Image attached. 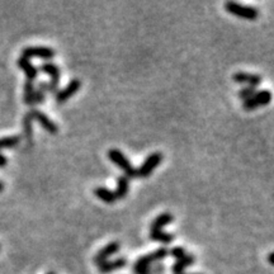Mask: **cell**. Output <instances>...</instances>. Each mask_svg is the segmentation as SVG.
<instances>
[{"instance_id": "obj_8", "label": "cell", "mask_w": 274, "mask_h": 274, "mask_svg": "<svg viewBox=\"0 0 274 274\" xmlns=\"http://www.w3.org/2000/svg\"><path fill=\"white\" fill-rule=\"evenodd\" d=\"M80 88L81 81L79 80V79H72V80H70V83L67 84L64 89L58 90V92L56 93V102H57V104L66 103L71 97L75 96Z\"/></svg>"}, {"instance_id": "obj_18", "label": "cell", "mask_w": 274, "mask_h": 274, "mask_svg": "<svg viewBox=\"0 0 274 274\" xmlns=\"http://www.w3.org/2000/svg\"><path fill=\"white\" fill-rule=\"evenodd\" d=\"M24 103L29 107H33L36 106V87L33 81L27 80L24 84Z\"/></svg>"}, {"instance_id": "obj_2", "label": "cell", "mask_w": 274, "mask_h": 274, "mask_svg": "<svg viewBox=\"0 0 274 274\" xmlns=\"http://www.w3.org/2000/svg\"><path fill=\"white\" fill-rule=\"evenodd\" d=\"M108 159L113 163L114 165L121 169V170L124 171V175L127 176L128 179L136 178L137 176V169L132 166V164L130 163V160L126 158L123 153L118 149H110L108 150Z\"/></svg>"}, {"instance_id": "obj_20", "label": "cell", "mask_w": 274, "mask_h": 274, "mask_svg": "<svg viewBox=\"0 0 274 274\" xmlns=\"http://www.w3.org/2000/svg\"><path fill=\"white\" fill-rule=\"evenodd\" d=\"M32 122H33V117H32V114H31V112H28L23 117L24 135H26V137H27V140H28V142H32V137H33Z\"/></svg>"}, {"instance_id": "obj_21", "label": "cell", "mask_w": 274, "mask_h": 274, "mask_svg": "<svg viewBox=\"0 0 274 274\" xmlns=\"http://www.w3.org/2000/svg\"><path fill=\"white\" fill-rule=\"evenodd\" d=\"M47 92H49V89H47L46 81H40V84L36 88V104H45Z\"/></svg>"}, {"instance_id": "obj_12", "label": "cell", "mask_w": 274, "mask_h": 274, "mask_svg": "<svg viewBox=\"0 0 274 274\" xmlns=\"http://www.w3.org/2000/svg\"><path fill=\"white\" fill-rule=\"evenodd\" d=\"M126 266H127V259H126V258H118V259L107 260V262L99 264L98 271L101 272L102 274H107V273H110V272H114V271H118V269L124 268Z\"/></svg>"}, {"instance_id": "obj_23", "label": "cell", "mask_w": 274, "mask_h": 274, "mask_svg": "<svg viewBox=\"0 0 274 274\" xmlns=\"http://www.w3.org/2000/svg\"><path fill=\"white\" fill-rule=\"evenodd\" d=\"M257 93V88H251V87H244L240 89L239 92V98L242 99V101H248L251 97L254 96Z\"/></svg>"}, {"instance_id": "obj_26", "label": "cell", "mask_w": 274, "mask_h": 274, "mask_svg": "<svg viewBox=\"0 0 274 274\" xmlns=\"http://www.w3.org/2000/svg\"><path fill=\"white\" fill-rule=\"evenodd\" d=\"M274 253L272 251V253H269V257H268V260H269V264L271 266H274Z\"/></svg>"}, {"instance_id": "obj_1", "label": "cell", "mask_w": 274, "mask_h": 274, "mask_svg": "<svg viewBox=\"0 0 274 274\" xmlns=\"http://www.w3.org/2000/svg\"><path fill=\"white\" fill-rule=\"evenodd\" d=\"M169 257V249L167 248H159L155 251H151L145 257H140L133 264V271L136 274H150V266L155 262L165 259Z\"/></svg>"}, {"instance_id": "obj_3", "label": "cell", "mask_w": 274, "mask_h": 274, "mask_svg": "<svg viewBox=\"0 0 274 274\" xmlns=\"http://www.w3.org/2000/svg\"><path fill=\"white\" fill-rule=\"evenodd\" d=\"M225 9L230 14L236 15V17L244 18V19L248 20L257 19L258 15H259V12H258L257 8L242 5V4L236 3V1H227V3L225 4Z\"/></svg>"}, {"instance_id": "obj_10", "label": "cell", "mask_w": 274, "mask_h": 274, "mask_svg": "<svg viewBox=\"0 0 274 274\" xmlns=\"http://www.w3.org/2000/svg\"><path fill=\"white\" fill-rule=\"evenodd\" d=\"M29 112H31V114H32L33 119H36V121H37L38 123H40L41 126L47 131V132L51 133V135H56V133H57L58 131L57 124L52 121L49 115H46L45 113H42L41 110H31Z\"/></svg>"}, {"instance_id": "obj_4", "label": "cell", "mask_w": 274, "mask_h": 274, "mask_svg": "<svg viewBox=\"0 0 274 274\" xmlns=\"http://www.w3.org/2000/svg\"><path fill=\"white\" fill-rule=\"evenodd\" d=\"M40 70L51 78L50 83H47V89L50 93L56 94L58 92V84H60L61 78V71L57 65H55L54 62H44L40 66Z\"/></svg>"}, {"instance_id": "obj_9", "label": "cell", "mask_w": 274, "mask_h": 274, "mask_svg": "<svg viewBox=\"0 0 274 274\" xmlns=\"http://www.w3.org/2000/svg\"><path fill=\"white\" fill-rule=\"evenodd\" d=\"M119 249H121V244H119L118 241L110 242V244H107V245L104 246V248H102L101 250L97 253L93 260H94V263H96L97 266H99L102 263L107 262L112 255L117 254L119 251Z\"/></svg>"}, {"instance_id": "obj_19", "label": "cell", "mask_w": 274, "mask_h": 274, "mask_svg": "<svg viewBox=\"0 0 274 274\" xmlns=\"http://www.w3.org/2000/svg\"><path fill=\"white\" fill-rule=\"evenodd\" d=\"M150 239L154 241H159L162 244H170L171 241H174L175 236L173 234H169V232H165V231H150Z\"/></svg>"}, {"instance_id": "obj_17", "label": "cell", "mask_w": 274, "mask_h": 274, "mask_svg": "<svg viewBox=\"0 0 274 274\" xmlns=\"http://www.w3.org/2000/svg\"><path fill=\"white\" fill-rule=\"evenodd\" d=\"M94 194H96L97 198L103 201V202L108 203V205H113V203L117 201V198H115L114 196V192H112L110 189H108V188L106 187L96 188V189H94Z\"/></svg>"}, {"instance_id": "obj_5", "label": "cell", "mask_w": 274, "mask_h": 274, "mask_svg": "<svg viewBox=\"0 0 274 274\" xmlns=\"http://www.w3.org/2000/svg\"><path fill=\"white\" fill-rule=\"evenodd\" d=\"M164 160V155L162 153H153L147 156L141 166L137 169V176L140 178H147L153 174L156 167L159 166Z\"/></svg>"}, {"instance_id": "obj_11", "label": "cell", "mask_w": 274, "mask_h": 274, "mask_svg": "<svg viewBox=\"0 0 274 274\" xmlns=\"http://www.w3.org/2000/svg\"><path fill=\"white\" fill-rule=\"evenodd\" d=\"M232 79L237 84H245L246 87L251 88H257L262 84V76L258 75V74H249V72L245 71L236 72V74H234Z\"/></svg>"}, {"instance_id": "obj_28", "label": "cell", "mask_w": 274, "mask_h": 274, "mask_svg": "<svg viewBox=\"0 0 274 274\" xmlns=\"http://www.w3.org/2000/svg\"><path fill=\"white\" fill-rule=\"evenodd\" d=\"M47 274H56V273H55V272H49V273H47Z\"/></svg>"}, {"instance_id": "obj_13", "label": "cell", "mask_w": 274, "mask_h": 274, "mask_svg": "<svg viewBox=\"0 0 274 274\" xmlns=\"http://www.w3.org/2000/svg\"><path fill=\"white\" fill-rule=\"evenodd\" d=\"M17 65L20 67V69L23 70L24 74L27 76V80L33 81L38 75V69L35 66V65L28 60V58L23 57V56H20L17 61Z\"/></svg>"}, {"instance_id": "obj_25", "label": "cell", "mask_w": 274, "mask_h": 274, "mask_svg": "<svg viewBox=\"0 0 274 274\" xmlns=\"http://www.w3.org/2000/svg\"><path fill=\"white\" fill-rule=\"evenodd\" d=\"M6 164H8V159H6V156L0 153V167L6 166Z\"/></svg>"}, {"instance_id": "obj_22", "label": "cell", "mask_w": 274, "mask_h": 274, "mask_svg": "<svg viewBox=\"0 0 274 274\" xmlns=\"http://www.w3.org/2000/svg\"><path fill=\"white\" fill-rule=\"evenodd\" d=\"M20 139L19 136H5V137H1L0 139V150L3 149H12V147H15L18 144H19Z\"/></svg>"}, {"instance_id": "obj_15", "label": "cell", "mask_w": 274, "mask_h": 274, "mask_svg": "<svg viewBox=\"0 0 274 274\" xmlns=\"http://www.w3.org/2000/svg\"><path fill=\"white\" fill-rule=\"evenodd\" d=\"M194 262H196V257H194L193 254H187L185 257H183L182 259L176 260V262L174 263L171 271H173L174 274L184 273L185 269H187L188 267H191Z\"/></svg>"}, {"instance_id": "obj_29", "label": "cell", "mask_w": 274, "mask_h": 274, "mask_svg": "<svg viewBox=\"0 0 274 274\" xmlns=\"http://www.w3.org/2000/svg\"><path fill=\"white\" fill-rule=\"evenodd\" d=\"M180 274H185V273H180Z\"/></svg>"}, {"instance_id": "obj_27", "label": "cell", "mask_w": 274, "mask_h": 274, "mask_svg": "<svg viewBox=\"0 0 274 274\" xmlns=\"http://www.w3.org/2000/svg\"><path fill=\"white\" fill-rule=\"evenodd\" d=\"M4 189V184H3V182H0V192L3 191Z\"/></svg>"}, {"instance_id": "obj_6", "label": "cell", "mask_w": 274, "mask_h": 274, "mask_svg": "<svg viewBox=\"0 0 274 274\" xmlns=\"http://www.w3.org/2000/svg\"><path fill=\"white\" fill-rule=\"evenodd\" d=\"M271 101L272 93L269 90H257V93L250 99L242 102V108L245 110H257L258 107H262V106H268L271 103Z\"/></svg>"}, {"instance_id": "obj_16", "label": "cell", "mask_w": 274, "mask_h": 274, "mask_svg": "<svg viewBox=\"0 0 274 274\" xmlns=\"http://www.w3.org/2000/svg\"><path fill=\"white\" fill-rule=\"evenodd\" d=\"M128 189H130V179L126 175H121L117 180V188L114 191V196L117 199H123L126 198L128 193Z\"/></svg>"}, {"instance_id": "obj_24", "label": "cell", "mask_w": 274, "mask_h": 274, "mask_svg": "<svg viewBox=\"0 0 274 274\" xmlns=\"http://www.w3.org/2000/svg\"><path fill=\"white\" fill-rule=\"evenodd\" d=\"M169 255H171V257L175 258L176 260H179L187 255V250H185L183 246H175V248H173L171 250H169Z\"/></svg>"}, {"instance_id": "obj_7", "label": "cell", "mask_w": 274, "mask_h": 274, "mask_svg": "<svg viewBox=\"0 0 274 274\" xmlns=\"http://www.w3.org/2000/svg\"><path fill=\"white\" fill-rule=\"evenodd\" d=\"M56 52L54 49H50V47L45 46H29L23 49L22 51V56L26 58H32V57H40L44 58V60H51V58L55 57Z\"/></svg>"}, {"instance_id": "obj_14", "label": "cell", "mask_w": 274, "mask_h": 274, "mask_svg": "<svg viewBox=\"0 0 274 274\" xmlns=\"http://www.w3.org/2000/svg\"><path fill=\"white\" fill-rule=\"evenodd\" d=\"M174 221V216L169 212H164V214H160L159 216L156 217L151 222L150 231H160L163 230V227L167 226L169 223H171Z\"/></svg>"}]
</instances>
